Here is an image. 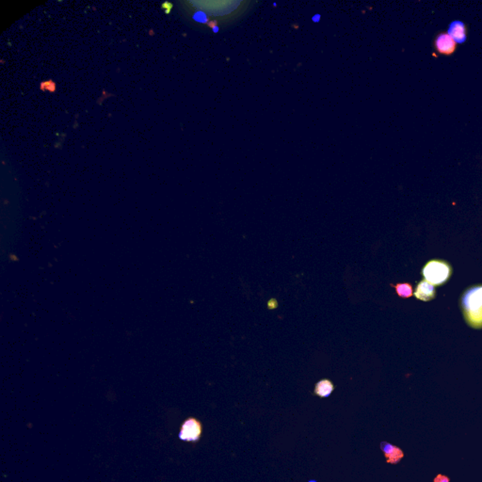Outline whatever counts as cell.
Instances as JSON below:
<instances>
[{
    "mask_svg": "<svg viewBox=\"0 0 482 482\" xmlns=\"http://www.w3.org/2000/svg\"><path fill=\"white\" fill-rule=\"evenodd\" d=\"M461 304L466 323L471 328L482 329V285L466 289Z\"/></svg>",
    "mask_w": 482,
    "mask_h": 482,
    "instance_id": "obj_1",
    "label": "cell"
},
{
    "mask_svg": "<svg viewBox=\"0 0 482 482\" xmlns=\"http://www.w3.org/2000/svg\"><path fill=\"white\" fill-rule=\"evenodd\" d=\"M423 276L433 285L444 284L451 277L450 265L444 260L433 259L426 263L423 271Z\"/></svg>",
    "mask_w": 482,
    "mask_h": 482,
    "instance_id": "obj_2",
    "label": "cell"
},
{
    "mask_svg": "<svg viewBox=\"0 0 482 482\" xmlns=\"http://www.w3.org/2000/svg\"><path fill=\"white\" fill-rule=\"evenodd\" d=\"M202 424L196 418L191 417L180 427L179 438L186 442H197L202 435Z\"/></svg>",
    "mask_w": 482,
    "mask_h": 482,
    "instance_id": "obj_3",
    "label": "cell"
},
{
    "mask_svg": "<svg viewBox=\"0 0 482 482\" xmlns=\"http://www.w3.org/2000/svg\"><path fill=\"white\" fill-rule=\"evenodd\" d=\"M434 45L438 53L445 56H450L457 49V43L448 35L447 32L440 33L434 41Z\"/></svg>",
    "mask_w": 482,
    "mask_h": 482,
    "instance_id": "obj_4",
    "label": "cell"
},
{
    "mask_svg": "<svg viewBox=\"0 0 482 482\" xmlns=\"http://www.w3.org/2000/svg\"><path fill=\"white\" fill-rule=\"evenodd\" d=\"M414 296L417 300L424 301V302L432 301L436 296V291L434 288V285L430 284L426 280L421 281L415 288Z\"/></svg>",
    "mask_w": 482,
    "mask_h": 482,
    "instance_id": "obj_5",
    "label": "cell"
},
{
    "mask_svg": "<svg viewBox=\"0 0 482 482\" xmlns=\"http://www.w3.org/2000/svg\"><path fill=\"white\" fill-rule=\"evenodd\" d=\"M447 33L457 43H463L467 39V29L464 22L453 21L448 26Z\"/></svg>",
    "mask_w": 482,
    "mask_h": 482,
    "instance_id": "obj_6",
    "label": "cell"
},
{
    "mask_svg": "<svg viewBox=\"0 0 482 482\" xmlns=\"http://www.w3.org/2000/svg\"><path fill=\"white\" fill-rule=\"evenodd\" d=\"M381 447L386 458V462L389 464H397L401 461L402 458L404 457L403 451L396 445H391L388 443H382Z\"/></svg>",
    "mask_w": 482,
    "mask_h": 482,
    "instance_id": "obj_7",
    "label": "cell"
},
{
    "mask_svg": "<svg viewBox=\"0 0 482 482\" xmlns=\"http://www.w3.org/2000/svg\"><path fill=\"white\" fill-rule=\"evenodd\" d=\"M334 389V383L330 380L324 379L315 384V394L320 397H328Z\"/></svg>",
    "mask_w": 482,
    "mask_h": 482,
    "instance_id": "obj_8",
    "label": "cell"
},
{
    "mask_svg": "<svg viewBox=\"0 0 482 482\" xmlns=\"http://www.w3.org/2000/svg\"><path fill=\"white\" fill-rule=\"evenodd\" d=\"M396 289V294L402 298V299H408L411 298L414 293H413V286L412 284L409 283H399V284H391Z\"/></svg>",
    "mask_w": 482,
    "mask_h": 482,
    "instance_id": "obj_9",
    "label": "cell"
},
{
    "mask_svg": "<svg viewBox=\"0 0 482 482\" xmlns=\"http://www.w3.org/2000/svg\"><path fill=\"white\" fill-rule=\"evenodd\" d=\"M40 88L43 92L48 91L50 93H54L56 91V84L53 81H43L41 83Z\"/></svg>",
    "mask_w": 482,
    "mask_h": 482,
    "instance_id": "obj_10",
    "label": "cell"
},
{
    "mask_svg": "<svg viewBox=\"0 0 482 482\" xmlns=\"http://www.w3.org/2000/svg\"><path fill=\"white\" fill-rule=\"evenodd\" d=\"M193 19L198 22V23H201V24H206L208 22V16L206 13L202 12V11H199V12H196V13L193 14Z\"/></svg>",
    "mask_w": 482,
    "mask_h": 482,
    "instance_id": "obj_11",
    "label": "cell"
},
{
    "mask_svg": "<svg viewBox=\"0 0 482 482\" xmlns=\"http://www.w3.org/2000/svg\"><path fill=\"white\" fill-rule=\"evenodd\" d=\"M278 307V302L276 299H271L269 302H267V308L269 309H276Z\"/></svg>",
    "mask_w": 482,
    "mask_h": 482,
    "instance_id": "obj_12",
    "label": "cell"
},
{
    "mask_svg": "<svg viewBox=\"0 0 482 482\" xmlns=\"http://www.w3.org/2000/svg\"><path fill=\"white\" fill-rule=\"evenodd\" d=\"M433 482H450V479L445 475L439 474L434 478V481Z\"/></svg>",
    "mask_w": 482,
    "mask_h": 482,
    "instance_id": "obj_13",
    "label": "cell"
},
{
    "mask_svg": "<svg viewBox=\"0 0 482 482\" xmlns=\"http://www.w3.org/2000/svg\"><path fill=\"white\" fill-rule=\"evenodd\" d=\"M162 8H163V10L165 11V13L169 14V13H171V10H172V8H173V4H171V3H169V2H166V3H163V4H162Z\"/></svg>",
    "mask_w": 482,
    "mask_h": 482,
    "instance_id": "obj_14",
    "label": "cell"
},
{
    "mask_svg": "<svg viewBox=\"0 0 482 482\" xmlns=\"http://www.w3.org/2000/svg\"><path fill=\"white\" fill-rule=\"evenodd\" d=\"M320 19H322V15H320V14H315V15L312 17V21H313L314 23H318V22L320 21Z\"/></svg>",
    "mask_w": 482,
    "mask_h": 482,
    "instance_id": "obj_15",
    "label": "cell"
},
{
    "mask_svg": "<svg viewBox=\"0 0 482 482\" xmlns=\"http://www.w3.org/2000/svg\"><path fill=\"white\" fill-rule=\"evenodd\" d=\"M212 31H213V32H214V33H218V32H219V31H220V28H219V26H218V25H213V26H212Z\"/></svg>",
    "mask_w": 482,
    "mask_h": 482,
    "instance_id": "obj_16",
    "label": "cell"
}]
</instances>
